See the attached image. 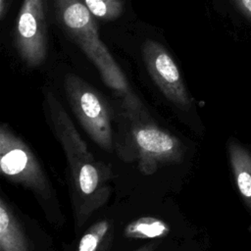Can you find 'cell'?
<instances>
[{
  "instance_id": "cell-1",
  "label": "cell",
  "mask_w": 251,
  "mask_h": 251,
  "mask_svg": "<svg viewBox=\"0 0 251 251\" xmlns=\"http://www.w3.org/2000/svg\"><path fill=\"white\" fill-rule=\"evenodd\" d=\"M45 107L54 134L66 155L75 226L80 227L110 198L112 171L88 150L68 113L51 92L45 95Z\"/></svg>"
},
{
  "instance_id": "cell-2",
  "label": "cell",
  "mask_w": 251,
  "mask_h": 251,
  "mask_svg": "<svg viewBox=\"0 0 251 251\" xmlns=\"http://www.w3.org/2000/svg\"><path fill=\"white\" fill-rule=\"evenodd\" d=\"M124 116L127 121L126 137L119 145L124 160H136L139 171L146 176L153 175L164 165L182 161L185 153L182 142L161 128L143 105L124 110Z\"/></svg>"
},
{
  "instance_id": "cell-3",
  "label": "cell",
  "mask_w": 251,
  "mask_h": 251,
  "mask_svg": "<svg viewBox=\"0 0 251 251\" xmlns=\"http://www.w3.org/2000/svg\"><path fill=\"white\" fill-rule=\"evenodd\" d=\"M58 18L98 70L104 83L117 92L122 100L135 94L125 74L100 39L94 17L81 0H54Z\"/></svg>"
},
{
  "instance_id": "cell-4",
  "label": "cell",
  "mask_w": 251,
  "mask_h": 251,
  "mask_svg": "<svg viewBox=\"0 0 251 251\" xmlns=\"http://www.w3.org/2000/svg\"><path fill=\"white\" fill-rule=\"evenodd\" d=\"M64 87L70 106L84 131L102 149L113 148L112 112L104 97L81 77L69 74Z\"/></svg>"
},
{
  "instance_id": "cell-5",
  "label": "cell",
  "mask_w": 251,
  "mask_h": 251,
  "mask_svg": "<svg viewBox=\"0 0 251 251\" xmlns=\"http://www.w3.org/2000/svg\"><path fill=\"white\" fill-rule=\"evenodd\" d=\"M0 168L2 175L39 197H51L49 179L27 144L7 124L0 126Z\"/></svg>"
},
{
  "instance_id": "cell-6",
  "label": "cell",
  "mask_w": 251,
  "mask_h": 251,
  "mask_svg": "<svg viewBox=\"0 0 251 251\" xmlns=\"http://www.w3.org/2000/svg\"><path fill=\"white\" fill-rule=\"evenodd\" d=\"M43 0H24L15 28V44L28 67L43 63L47 55V27Z\"/></svg>"
},
{
  "instance_id": "cell-7",
  "label": "cell",
  "mask_w": 251,
  "mask_h": 251,
  "mask_svg": "<svg viewBox=\"0 0 251 251\" xmlns=\"http://www.w3.org/2000/svg\"><path fill=\"white\" fill-rule=\"evenodd\" d=\"M142 55L151 78L164 96L177 107L188 109L191 98L178 67L166 48L154 40H146L142 46Z\"/></svg>"
},
{
  "instance_id": "cell-8",
  "label": "cell",
  "mask_w": 251,
  "mask_h": 251,
  "mask_svg": "<svg viewBox=\"0 0 251 251\" xmlns=\"http://www.w3.org/2000/svg\"><path fill=\"white\" fill-rule=\"evenodd\" d=\"M226 149L237 191L251 213V149L232 137L228 139Z\"/></svg>"
},
{
  "instance_id": "cell-9",
  "label": "cell",
  "mask_w": 251,
  "mask_h": 251,
  "mask_svg": "<svg viewBox=\"0 0 251 251\" xmlns=\"http://www.w3.org/2000/svg\"><path fill=\"white\" fill-rule=\"evenodd\" d=\"M0 251H30L21 223L3 198L0 199Z\"/></svg>"
},
{
  "instance_id": "cell-10",
  "label": "cell",
  "mask_w": 251,
  "mask_h": 251,
  "mask_svg": "<svg viewBox=\"0 0 251 251\" xmlns=\"http://www.w3.org/2000/svg\"><path fill=\"white\" fill-rule=\"evenodd\" d=\"M113 235V223L109 220H100L87 228L75 251H109Z\"/></svg>"
},
{
  "instance_id": "cell-11",
  "label": "cell",
  "mask_w": 251,
  "mask_h": 251,
  "mask_svg": "<svg viewBox=\"0 0 251 251\" xmlns=\"http://www.w3.org/2000/svg\"><path fill=\"white\" fill-rule=\"evenodd\" d=\"M170 226L154 217H141L130 222L124 229V235L132 239H157L168 235Z\"/></svg>"
},
{
  "instance_id": "cell-12",
  "label": "cell",
  "mask_w": 251,
  "mask_h": 251,
  "mask_svg": "<svg viewBox=\"0 0 251 251\" xmlns=\"http://www.w3.org/2000/svg\"><path fill=\"white\" fill-rule=\"evenodd\" d=\"M88 11L95 18L106 21L118 19L123 10V0H82Z\"/></svg>"
},
{
  "instance_id": "cell-13",
  "label": "cell",
  "mask_w": 251,
  "mask_h": 251,
  "mask_svg": "<svg viewBox=\"0 0 251 251\" xmlns=\"http://www.w3.org/2000/svg\"><path fill=\"white\" fill-rule=\"evenodd\" d=\"M239 9L251 19V0H234Z\"/></svg>"
},
{
  "instance_id": "cell-14",
  "label": "cell",
  "mask_w": 251,
  "mask_h": 251,
  "mask_svg": "<svg viewBox=\"0 0 251 251\" xmlns=\"http://www.w3.org/2000/svg\"><path fill=\"white\" fill-rule=\"evenodd\" d=\"M159 242L157 241H153V242H149L146 243L140 247H138L137 249H134L132 251H155V249L158 247Z\"/></svg>"
},
{
  "instance_id": "cell-15",
  "label": "cell",
  "mask_w": 251,
  "mask_h": 251,
  "mask_svg": "<svg viewBox=\"0 0 251 251\" xmlns=\"http://www.w3.org/2000/svg\"><path fill=\"white\" fill-rule=\"evenodd\" d=\"M9 0H0V19L3 20L8 12Z\"/></svg>"
}]
</instances>
